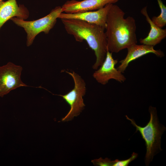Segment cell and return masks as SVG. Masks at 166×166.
I'll list each match as a JSON object with an SVG mask.
<instances>
[{
	"label": "cell",
	"mask_w": 166,
	"mask_h": 166,
	"mask_svg": "<svg viewBox=\"0 0 166 166\" xmlns=\"http://www.w3.org/2000/svg\"><path fill=\"white\" fill-rule=\"evenodd\" d=\"M117 5L113 4L108 13L105 32L108 50L117 53L137 42L136 21Z\"/></svg>",
	"instance_id": "cell-1"
},
{
	"label": "cell",
	"mask_w": 166,
	"mask_h": 166,
	"mask_svg": "<svg viewBox=\"0 0 166 166\" xmlns=\"http://www.w3.org/2000/svg\"><path fill=\"white\" fill-rule=\"evenodd\" d=\"M119 0H71L67 1L61 6L63 12L76 13L98 10L108 4H113Z\"/></svg>",
	"instance_id": "cell-9"
},
{
	"label": "cell",
	"mask_w": 166,
	"mask_h": 166,
	"mask_svg": "<svg viewBox=\"0 0 166 166\" xmlns=\"http://www.w3.org/2000/svg\"><path fill=\"white\" fill-rule=\"evenodd\" d=\"M150 114L149 122L144 127L138 126L133 119H130L127 115L126 119L131 122V123L136 128V132H140L144 140L146 147V153L145 156V163L148 166L152 160L155 153L158 150H162L160 148L161 138L165 127L159 123L156 108L150 106L149 108Z\"/></svg>",
	"instance_id": "cell-3"
},
{
	"label": "cell",
	"mask_w": 166,
	"mask_h": 166,
	"mask_svg": "<svg viewBox=\"0 0 166 166\" xmlns=\"http://www.w3.org/2000/svg\"><path fill=\"white\" fill-rule=\"evenodd\" d=\"M66 72L73 79L74 83V88L64 95L53 94L62 97L70 106L69 112L62 118V121L71 120L74 117L78 115L85 106L83 98L86 91V84L84 80L74 71L72 72L66 71Z\"/></svg>",
	"instance_id": "cell-5"
},
{
	"label": "cell",
	"mask_w": 166,
	"mask_h": 166,
	"mask_svg": "<svg viewBox=\"0 0 166 166\" xmlns=\"http://www.w3.org/2000/svg\"><path fill=\"white\" fill-rule=\"evenodd\" d=\"M22 67L12 62L0 66V97H3L18 88L28 86L21 79Z\"/></svg>",
	"instance_id": "cell-6"
},
{
	"label": "cell",
	"mask_w": 166,
	"mask_h": 166,
	"mask_svg": "<svg viewBox=\"0 0 166 166\" xmlns=\"http://www.w3.org/2000/svg\"><path fill=\"white\" fill-rule=\"evenodd\" d=\"M61 19L68 34L73 36L77 42L85 40L94 51L96 61L92 68L97 69L104 61L108 50L105 28L78 19Z\"/></svg>",
	"instance_id": "cell-2"
},
{
	"label": "cell",
	"mask_w": 166,
	"mask_h": 166,
	"mask_svg": "<svg viewBox=\"0 0 166 166\" xmlns=\"http://www.w3.org/2000/svg\"><path fill=\"white\" fill-rule=\"evenodd\" d=\"M62 12L61 7L57 6L47 15L37 20L27 21L17 17H13L10 19L18 26L24 28L27 34V45L29 46L40 33H49L55 25L59 15Z\"/></svg>",
	"instance_id": "cell-4"
},
{
	"label": "cell",
	"mask_w": 166,
	"mask_h": 166,
	"mask_svg": "<svg viewBox=\"0 0 166 166\" xmlns=\"http://www.w3.org/2000/svg\"><path fill=\"white\" fill-rule=\"evenodd\" d=\"M29 12L23 5L17 4L16 0H0V29L8 20L14 17L25 20L28 18Z\"/></svg>",
	"instance_id": "cell-11"
},
{
	"label": "cell",
	"mask_w": 166,
	"mask_h": 166,
	"mask_svg": "<svg viewBox=\"0 0 166 166\" xmlns=\"http://www.w3.org/2000/svg\"><path fill=\"white\" fill-rule=\"evenodd\" d=\"M160 10V14L158 16H154L152 21L157 26L162 28L166 25V6L162 0H157Z\"/></svg>",
	"instance_id": "cell-13"
},
{
	"label": "cell",
	"mask_w": 166,
	"mask_h": 166,
	"mask_svg": "<svg viewBox=\"0 0 166 166\" xmlns=\"http://www.w3.org/2000/svg\"><path fill=\"white\" fill-rule=\"evenodd\" d=\"M117 62V60L113 58L112 53L108 50L104 61L100 67L93 73V77L98 83L103 85L107 84L111 79L121 83L124 82L126 77L115 67Z\"/></svg>",
	"instance_id": "cell-7"
},
{
	"label": "cell",
	"mask_w": 166,
	"mask_h": 166,
	"mask_svg": "<svg viewBox=\"0 0 166 166\" xmlns=\"http://www.w3.org/2000/svg\"><path fill=\"white\" fill-rule=\"evenodd\" d=\"M147 6L143 8L140 12L146 18L150 26V30L148 36L140 39L142 44L154 46L159 43L166 37V29H163L156 25L150 18L147 11Z\"/></svg>",
	"instance_id": "cell-12"
},
{
	"label": "cell",
	"mask_w": 166,
	"mask_h": 166,
	"mask_svg": "<svg viewBox=\"0 0 166 166\" xmlns=\"http://www.w3.org/2000/svg\"><path fill=\"white\" fill-rule=\"evenodd\" d=\"M113 4H109L95 11H88L76 13H61L58 18L73 19L81 20L91 24H95L106 28L108 13Z\"/></svg>",
	"instance_id": "cell-8"
},
{
	"label": "cell",
	"mask_w": 166,
	"mask_h": 166,
	"mask_svg": "<svg viewBox=\"0 0 166 166\" xmlns=\"http://www.w3.org/2000/svg\"><path fill=\"white\" fill-rule=\"evenodd\" d=\"M127 49L128 53L126 57L119 61L120 64L117 68L122 73H124L130 62L147 54L153 53L160 57L164 56L160 49L155 50L154 46L146 45L135 44Z\"/></svg>",
	"instance_id": "cell-10"
}]
</instances>
